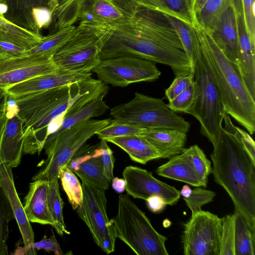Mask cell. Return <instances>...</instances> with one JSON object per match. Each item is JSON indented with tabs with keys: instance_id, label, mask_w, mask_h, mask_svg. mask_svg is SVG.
Instances as JSON below:
<instances>
[{
	"instance_id": "4fadbf2b",
	"label": "cell",
	"mask_w": 255,
	"mask_h": 255,
	"mask_svg": "<svg viewBox=\"0 0 255 255\" xmlns=\"http://www.w3.org/2000/svg\"><path fill=\"white\" fill-rule=\"evenodd\" d=\"M57 69L53 57L37 54L0 58V89L6 91L16 84Z\"/></svg>"
},
{
	"instance_id": "4316f807",
	"label": "cell",
	"mask_w": 255,
	"mask_h": 255,
	"mask_svg": "<svg viewBox=\"0 0 255 255\" xmlns=\"http://www.w3.org/2000/svg\"><path fill=\"white\" fill-rule=\"evenodd\" d=\"M138 7L159 11L192 25L185 0H132Z\"/></svg>"
},
{
	"instance_id": "5b68a950",
	"label": "cell",
	"mask_w": 255,
	"mask_h": 255,
	"mask_svg": "<svg viewBox=\"0 0 255 255\" xmlns=\"http://www.w3.org/2000/svg\"><path fill=\"white\" fill-rule=\"evenodd\" d=\"M115 236L137 255H168L167 238L158 233L149 219L129 198L121 194L116 216L110 220Z\"/></svg>"
},
{
	"instance_id": "d6986e66",
	"label": "cell",
	"mask_w": 255,
	"mask_h": 255,
	"mask_svg": "<svg viewBox=\"0 0 255 255\" xmlns=\"http://www.w3.org/2000/svg\"><path fill=\"white\" fill-rule=\"evenodd\" d=\"M23 143L22 121L16 113L8 114L0 146V164L5 163L12 168L17 166L20 163Z\"/></svg>"
},
{
	"instance_id": "74e56055",
	"label": "cell",
	"mask_w": 255,
	"mask_h": 255,
	"mask_svg": "<svg viewBox=\"0 0 255 255\" xmlns=\"http://www.w3.org/2000/svg\"><path fill=\"white\" fill-rule=\"evenodd\" d=\"M14 218L9 201L0 188V255H8L6 241L8 238L9 223Z\"/></svg>"
},
{
	"instance_id": "603a6c76",
	"label": "cell",
	"mask_w": 255,
	"mask_h": 255,
	"mask_svg": "<svg viewBox=\"0 0 255 255\" xmlns=\"http://www.w3.org/2000/svg\"><path fill=\"white\" fill-rule=\"evenodd\" d=\"M105 140L124 150L132 161L142 164H145L150 160L161 158L158 150L139 134L116 137Z\"/></svg>"
},
{
	"instance_id": "7a4b0ae2",
	"label": "cell",
	"mask_w": 255,
	"mask_h": 255,
	"mask_svg": "<svg viewBox=\"0 0 255 255\" xmlns=\"http://www.w3.org/2000/svg\"><path fill=\"white\" fill-rule=\"evenodd\" d=\"M104 83L90 77L64 86L11 99L22 123L25 154H39L49 135V127L100 95Z\"/></svg>"
},
{
	"instance_id": "c3c4849f",
	"label": "cell",
	"mask_w": 255,
	"mask_h": 255,
	"mask_svg": "<svg viewBox=\"0 0 255 255\" xmlns=\"http://www.w3.org/2000/svg\"><path fill=\"white\" fill-rule=\"evenodd\" d=\"M33 247L36 250H44L46 252H52L56 255H64L54 234L49 238L45 236L41 241L34 242Z\"/></svg>"
},
{
	"instance_id": "bcb514c9",
	"label": "cell",
	"mask_w": 255,
	"mask_h": 255,
	"mask_svg": "<svg viewBox=\"0 0 255 255\" xmlns=\"http://www.w3.org/2000/svg\"><path fill=\"white\" fill-rule=\"evenodd\" d=\"M101 151V158L103 165L104 173L106 176L111 181L113 179V170L115 158L113 152L107 144V141L101 139L99 145Z\"/></svg>"
},
{
	"instance_id": "5bb4252c",
	"label": "cell",
	"mask_w": 255,
	"mask_h": 255,
	"mask_svg": "<svg viewBox=\"0 0 255 255\" xmlns=\"http://www.w3.org/2000/svg\"><path fill=\"white\" fill-rule=\"evenodd\" d=\"M126 181L125 189L128 195L134 198L146 200L153 195L161 197L166 205L176 204L180 198V191L155 178L146 169L128 166L123 172Z\"/></svg>"
},
{
	"instance_id": "7402d4cb",
	"label": "cell",
	"mask_w": 255,
	"mask_h": 255,
	"mask_svg": "<svg viewBox=\"0 0 255 255\" xmlns=\"http://www.w3.org/2000/svg\"><path fill=\"white\" fill-rule=\"evenodd\" d=\"M156 173L160 176L182 181L193 186H202L186 148L158 167Z\"/></svg>"
},
{
	"instance_id": "ac0fdd59",
	"label": "cell",
	"mask_w": 255,
	"mask_h": 255,
	"mask_svg": "<svg viewBox=\"0 0 255 255\" xmlns=\"http://www.w3.org/2000/svg\"><path fill=\"white\" fill-rule=\"evenodd\" d=\"M208 33L224 55L238 67L239 40L234 2L223 12Z\"/></svg>"
},
{
	"instance_id": "836d02e7",
	"label": "cell",
	"mask_w": 255,
	"mask_h": 255,
	"mask_svg": "<svg viewBox=\"0 0 255 255\" xmlns=\"http://www.w3.org/2000/svg\"><path fill=\"white\" fill-rule=\"evenodd\" d=\"M84 0H58L52 14L57 30L73 25L78 20L79 11Z\"/></svg>"
},
{
	"instance_id": "30bf717a",
	"label": "cell",
	"mask_w": 255,
	"mask_h": 255,
	"mask_svg": "<svg viewBox=\"0 0 255 255\" xmlns=\"http://www.w3.org/2000/svg\"><path fill=\"white\" fill-rule=\"evenodd\" d=\"M83 192V201L76 210L85 222L95 243L107 254L115 251L117 238L107 213L106 190L85 178H80Z\"/></svg>"
},
{
	"instance_id": "1f68e13d",
	"label": "cell",
	"mask_w": 255,
	"mask_h": 255,
	"mask_svg": "<svg viewBox=\"0 0 255 255\" xmlns=\"http://www.w3.org/2000/svg\"><path fill=\"white\" fill-rule=\"evenodd\" d=\"M64 202L60 196L58 179L49 181L48 192V206L50 216L54 223L53 227L60 236L64 234L69 235L65 224L63 215Z\"/></svg>"
},
{
	"instance_id": "e575fe53",
	"label": "cell",
	"mask_w": 255,
	"mask_h": 255,
	"mask_svg": "<svg viewBox=\"0 0 255 255\" xmlns=\"http://www.w3.org/2000/svg\"><path fill=\"white\" fill-rule=\"evenodd\" d=\"M63 188L67 194L69 202L74 210L81 205L83 198L82 184L75 173L67 166L59 172V177Z\"/></svg>"
},
{
	"instance_id": "d4e9b609",
	"label": "cell",
	"mask_w": 255,
	"mask_h": 255,
	"mask_svg": "<svg viewBox=\"0 0 255 255\" xmlns=\"http://www.w3.org/2000/svg\"><path fill=\"white\" fill-rule=\"evenodd\" d=\"M108 92V91L104 92L78 110L64 117L61 120L59 127L48 136L46 141L80 122L105 114L109 109L104 101V98Z\"/></svg>"
},
{
	"instance_id": "816d5d0a",
	"label": "cell",
	"mask_w": 255,
	"mask_h": 255,
	"mask_svg": "<svg viewBox=\"0 0 255 255\" xmlns=\"http://www.w3.org/2000/svg\"><path fill=\"white\" fill-rule=\"evenodd\" d=\"M149 209L154 213L161 211L166 205L163 199L158 195H153L146 200Z\"/></svg>"
},
{
	"instance_id": "db71d44e",
	"label": "cell",
	"mask_w": 255,
	"mask_h": 255,
	"mask_svg": "<svg viewBox=\"0 0 255 255\" xmlns=\"http://www.w3.org/2000/svg\"><path fill=\"white\" fill-rule=\"evenodd\" d=\"M9 100L6 91L0 89V116L7 111Z\"/></svg>"
},
{
	"instance_id": "9c48e42d",
	"label": "cell",
	"mask_w": 255,
	"mask_h": 255,
	"mask_svg": "<svg viewBox=\"0 0 255 255\" xmlns=\"http://www.w3.org/2000/svg\"><path fill=\"white\" fill-rule=\"evenodd\" d=\"M107 25L80 22L73 36L53 56L58 69L91 71L100 62L101 37Z\"/></svg>"
},
{
	"instance_id": "e0dca14e",
	"label": "cell",
	"mask_w": 255,
	"mask_h": 255,
	"mask_svg": "<svg viewBox=\"0 0 255 255\" xmlns=\"http://www.w3.org/2000/svg\"><path fill=\"white\" fill-rule=\"evenodd\" d=\"M234 3L239 40L238 68L248 91L255 99V42L248 34L241 0H235Z\"/></svg>"
},
{
	"instance_id": "ab89813d",
	"label": "cell",
	"mask_w": 255,
	"mask_h": 255,
	"mask_svg": "<svg viewBox=\"0 0 255 255\" xmlns=\"http://www.w3.org/2000/svg\"><path fill=\"white\" fill-rule=\"evenodd\" d=\"M220 255H235V214L223 217Z\"/></svg>"
},
{
	"instance_id": "83f0119b",
	"label": "cell",
	"mask_w": 255,
	"mask_h": 255,
	"mask_svg": "<svg viewBox=\"0 0 255 255\" xmlns=\"http://www.w3.org/2000/svg\"><path fill=\"white\" fill-rule=\"evenodd\" d=\"M101 151L99 147L95 154L81 163L73 171L80 178H85L97 186L108 189L111 183L104 173Z\"/></svg>"
},
{
	"instance_id": "f6af8a7d",
	"label": "cell",
	"mask_w": 255,
	"mask_h": 255,
	"mask_svg": "<svg viewBox=\"0 0 255 255\" xmlns=\"http://www.w3.org/2000/svg\"><path fill=\"white\" fill-rule=\"evenodd\" d=\"M255 0H241L244 22L248 34L255 42Z\"/></svg>"
},
{
	"instance_id": "60d3db41",
	"label": "cell",
	"mask_w": 255,
	"mask_h": 255,
	"mask_svg": "<svg viewBox=\"0 0 255 255\" xmlns=\"http://www.w3.org/2000/svg\"><path fill=\"white\" fill-rule=\"evenodd\" d=\"M216 193L212 191L196 187L192 190L189 197L183 199L192 215L201 211L203 205L212 201Z\"/></svg>"
},
{
	"instance_id": "6f0895ef",
	"label": "cell",
	"mask_w": 255,
	"mask_h": 255,
	"mask_svg": "<svg viewBox=\"0 0 255 255\" xmlns=\"http://www.w3.org/2000/svg\"><path fill=\"white\" fill-rule=\"evenodd\" d=\"M192 192L191 188L188 185H184L180 191V195L183 198H188L190 196Z\"/></svg>"
},
{
	"instance_id": "ee69618b",
	"label": "cell",
	"mask_w": 255,
	"mask_h": 255,
	"mask_svg": "<svg viewBox=\"0 0 255 255\" xmlns=\"http://www.w3.org/2000/svg\"><path fill=\"white\" fill-rule=\"evenodd\" d=\"M194 81V72L187 75L175 76L170 86L165 91V95L170 101L185 90Z\"/></svg>"
},
{
	"instance_id": "d6a6232c",
	"label": "cell",
	"mask_w": 255,
	"mask_h": 255,
	"mask_svg": "<svg viewBox=\"0 0 255 255\" xmlns=\"http://www.w3.org/2000/svg\"><path fill=\"white\" fill-rule=\"evenodd\" d=\"M235 0H207L198 16L200 25L208 33H210L216 25L223 12Z\"/></svg>"
},
{
	"instance_id": "680465c9",
	"label": "cell",
	"mask_w": 255,
	"mask_h": 255,
	"mask_svg": "<svg viewBox=\"0 0 255 255\" xmlns=\"http://www.w3.org/2000/svg\"><path fill=\"white\" fill-rule=\"evenodd\" d=\"M8 9V5L4 3H0V16L4 17V14Z\"/></svg>"
},
{
	"instance_id": "ffe728a7",
	"label": "cell",
	"mask_w": 255,
	"mask_h": 255,
	"mask_svg": "<svg viewBox=\"0 0 255 255\" xmlns=\"http://www.w3.org/2000/svg\"><path fill=\"white\" fill-rule=\"evenodd\" d=\"M48 187L47 180H36L30 183L24 199L23 208L30 222L53 227L48 206Z\"/></svg>"
},
{
	"instance_id": "ba28073f",
	"label": "cell",
	"mask_w": 255,
	"mask_h": 255,
	"mask_svg": "<svg viewBox=\"0 0 255 255\" xmlns=\"http://www.w3.org/2000/svg\"><path fill=\"white\" fill-rule=\"evenodd\" d=\"M194 72L195 98L191 107L185 113L192 115L199 122L201 133L212 144L216 141L223 127L225 110L218 89L201 51Z\"/></svg>"
},
{
	"instance_id": "f5cc1de1",
	"label": "cell",
	"mask_w": 255,
	"mask_h": 255,
	"mask_svg": "<svg viewBox=\"0 0 255 255\" xmlns=\"http://www.w3.org/2000/svg\"><path fill=\"white\" fill-rule=\"evenodd\" d=\"M121 8L125 11L128 15L134 13L138 7L135 6L132 0H113Z\"/></svg>"
},
{
	"instance_id": "6da1fadb",
	"label": "cell",
	"mask_w": 255,
	"mask_h": 255,
	"mask_svg": "<svg viewBox=\"0 0 255 255\" xmlns=\"http://www.w3.org/2000/svg\"><path fill=\"white\" fill-rule=\"evenodd\" d=\"M124 56L169 66L175 76L194 72L173 27L164 13L155 10L139 7L123 20L107 25L100 59Z\"/></svg>"
},
{
	"instance_id": "44dd1931",
	"label": "cell",
	"mask_w": 255,
	"mask_h": 255,
	"mask_svg": "<svg viewBox=\"0 0 255 255\" xmlns=\"http://www.w3.org/2000/svg\"><path fill=\"white\" fill-rule=\"evenodd\" d=\"M186 132L175 129H144L138 134L158 150L161 158H168L181 153L187 141Z\"/></svg>"
},
{
	"instance_id": "f35d334b",
	"label": "cell",
	"mask_w": 255,
	"mask_h": 255,
	"mask_svg": "<svg viewBox=\"0 0 255 255\" xmlns=\"http://www.w3.org/2000/svg\"><path fill=\"white\" fill-rule=\"evenodd\" d=\"M186 149L202 186L206 187L208 177L212 171L211 161L207 158L204 152L197 144L190 146Z\"/></svg>"
},
{
	"instance_id": "484cf974",
	"label": "cell",
	"mask_w": 255,
	"mask_h": 255,
	"mask_svg": "<svg viewBox=\"0 0 255 255\" xmlns=\"http://www.w3.org/2000/svg\"><path fill=\"white\" fill-rule=\"evenodd\" d=\"M235 255H255V227L235 211Z\"/></svg>"
},
{
	"instance_id": "277c9868",
	"label": "cell",
	"mask_w": 255,
	"mask_h": 255,
	"mask_svg": "<svg viewBox=\"0 0 255 255\" xmlns=\"http://www.w3.org/2000/svg\"><path fill=\"white\" fill-rule=\"evenodd\" d=\"M191 26L225 111L253 134L255 131V99L248 91L238 67L224 55L199 23Z\"/></svg>"
},
{
	"instance_id": "91938a15",
	"label": "cell",
	"mask_w": 255,
	"mask_h": 255,
	"mask_svg": "<svg viewBox=\"0 0 255 255\" xmlns=\"http://www.w3.org/2000/svg\"><path fill=\"white\" fill-rule=\"evenodd\" d=\"M0 3H4L6 4V0H0Z\"/></svg>"
},
{
	"instance_id": "f1b7e54d",
	"label": "cell",
	"mask_w": 255,
	"mask_h": 255,
	"mask_svg": "<svg viewBox=\"0 0 255 255\" xmlns=\"http://www.w3.org/2000/svg\"><path fill=\"white\" fill-rule=\"evenodd\" d=\"M164 14L177 33L184 51L188 58L192 71L194 72L200 50L192 26L174 17Z\"/></svg>"
},
{
	"instance_id": "d590c367",
	"label": "cell",
	"mask_w": 255,
	"mask_h": 255,
	"mask_svg": "<svg viewBox=\"0 0 255 255\" xmlns=\"http://www.w3.org/2000/svg\"><path fill=\"white\" fill-rule=\"evenodd\" d=\"M6 1L11 9L21 12L24 19L26 29L40 33L32 17V10L37 7L48 8L49 0H6Z\"/></svg>"
},
{
	"instance_id": "8d00e7d4",
	"label": "cell",
	"mask_w": 255,
	"mask_h": 255,
	"mask_svg": "<svg viewBox=\"0 0 255 255\" xmlns=\"http://www.w3.org/2000/svg\"><path fill=\"white\" fill-rule=\"evenodd\" d=\"M143 128L114 119L98 131L96 134L100 139L106 140L109 138L132 134H138Z\"/></svg>"
},
{
	"instance_id": "11a10c76",
	"label": "cell",
	"mask_w": 255,
	"mask_h": 255,
	"mask_svg": "<svg viewBox=\"0 0 255 255\" xmlns=\"http://www.w3.org/2000/svg\"><path fill=\"white\" fill-rule=\"evenodd\" d=\"M111 182L113 189L117 192L121 193L125 190L126 181L124 179L114 177Z\"/></svg>"
},
{
	"instance_id": "f546056e",
	"label": "cell",
	"mask_w": 255,
	"mask_h": 255,
	"mask_svg": "<svg viewBox=\"0 0 255 255\" xmlns=\"http://www.w3.org/2000/svg\"><path fill=\"white\" fill-rule=\"evenodd\" d=\"M76 29V26L73 25L58 29L56 32L43 37L38 44L23 53L24 54H37L48 57H53L73 36Z\"/></svg>"
},
{
	"instance_id": "4dcf8cb0",
	"label": "cell",
	"mask_w": 255,
	"mask_h": 255,
	"mask_svg": "<svg viewBox=\"0 0 255 255\" xmlns=\"http://www.w3.org/2000/svg\"><path fill=\"white\" fill-rule=\"evenodd\" d=\"M90 9L102 24L111 25L128 15L113 0H86Z\"/></svg>"
},
{
	"instance_id": "f907efd6",
	"label": "cell",
	"mask_w": 255,
	"mask_h": 255,
	"mask_svg": "<svg viewBox=\"0 0 255 255\" xmlns=\"http://www.w3.org/2000/svg\"><path fill=\"white\" fill-rule=\"evenodd\" d=\"M207 0H185L192 23H199L198 16Z\"/></svg>"
},
{
	"instance_id": "2e32d148",
	"label": "cell",
	"mask_w": 255,
	"mask_h": 255,
	"mask_svg": "<svg viewBox=\"0 0 255 255\" xmlns=\"http://www.w3.org/2000/svg\"><path fill=\"white\" fill-rule=\"evenodd\" d=\"M0 188L7 198L18 224L24 244V254L36 255V250L33 247V231L17 193L12 167L5 163L0 164Z\"/></svg>"
},
{
	"instance_id": "52a82bcc",
	"label": "cell",
	"mask_w": 255,
	"mask_h": 255,
	"mask_svg": "<svg viewBox=\"0 0 255 255\" xmlns=\"http://www.w3.org/2000/svg\"><path fill=\"white\" fill-rule=\"evenodd\" d=\"M115 119L145 128H170L187 133L190 124L171 110L162 99L135 92L132 99L111 109Z\"/></svg>"
},
{
	"instance_id": "7bdbcfd3",
	"label": "cell",
	"mask_w": 255,
	"mask_h": 255,
	"mask_svg": "<svg viewBox=\"0 0 255 255\" xmlns=\"http://www.w3.org/2000/svg\"><path fill=\"white\" fill-rule=\"evenodd\" d=\"M195 96V83L194 81L185 90L180 93L167 104L168 108L175 113H184L192 105Z\"/></svg>"
},
{
	"instance_id": "7dc6e473",
	"label": "cell",
	"mask_w": 255,
	"mask_h": 255,
	"mask_svg": "<svg viewBox=\"0 0 255 255\" xmlns=\"http://www.w3.org/2000/svg\"><path fill=\"white\" fill-rule=\"evenodd\" d=\"M32 15L39 30L48 27L53 20L52 13L47 7H37L33 8Z\"/></svg>"
},
{
	"instance_id": "681fc988",
	"label": "cell",
	"mask_w": 255,
	"mask_h": 255,
	"mask_svg": "<svg viewBox=\"0 0 255 255\" xmlns=\"http://www.w3.org/2000/svg\"><path fill=\"white\" fill-rule=\"evenodd\" d=\"M25 51L24 49L12 43L0 41V58L20 56Z\"/></svg>"
},
{
	"instance_id": "cb8c5ba5",
	"label": "cell",
	"mask_w": 255,
	"mask_h": 255,
	"mask_svg": "<svg viewBox=\"0 0 255 255\" xmlns=\"http://www.w3.org/2000/svg\"><path fill=\"white\" fill-rule=\"evenodd\" d=\"M40 33L27 29L0 16V41L29 50L43 39Z\"/></svg>"
},
{
	"instance_id": "3957f363",
	"label": "cell",
	"mask_w": 255,
	"mask_h": 255,
	"mask_svg": "<svg viewBox=\"0 0 255 255\" xmlns=\"http://www.w3.org/2000/svg\"><path fill=\"white\" fill-rule=\"evenodd\" d=\"M212 144L211 173L215 181L229 194L235 211L255 227V159L223 127Z\"/></svg>"
},
{
	"instance_id": "8992f818",
	"label": "cell",
	"mask_w": 255,
	"mask_h": 255,
	"mask_svg": "<svg viewBox=\"0 0 255 255\" xmlns=\"http://www.w3.org/2000/svg\"><path fill=\"white\" fill-rule=\"evenodd\" d=\"M111 118L87 119L65 129L46 142L44 148L47 155L41 168L32 178L33 181H48L59 179L60 170L68 165L77 152L97 131L107 126Z\"/></svg>"
},
{
	"instance_id": "8fae6325",
	"label": "cell",
	"mask_w": 255,
	"mask_h": 255,
	"mask_svg": "<svg viewBox=\"0 0 255 255\" xmlns=\"http://www.w3.org/2000/svg\"><path fill=\"white\" fill-rule=\"evenodd\" d=\"M91 72L105 84L120 87L132 83L153 81L161 75L155 63L128 56L100 60Z\"/></svg>"
},
{
	"instance_id": "b9f144b4",
	"label": "cell",
	"mask_w": 255,
	"mask_h": 255,
	"mask_svg": "<svg viewBox=\"0 0 255 255\" xmlns=\"http://www.w3.org/2000/svg\"><path fill=\"white\" fill-rule=\"evenodd\" d=\"M226 130L239 139L251 156L255 159V143L249 134L240 128L235 126L231 121L229 115L225 111L223 121Z\"/></svg>"
},
{
	"instance_id": "9f6ffc18",
	"label": "cell",
	"mask_w": 255,
	"mask_h": 255,
	"mask_svg": "<svg viewBox=\"0 0 255 255\" xmlns=\"http://www.w3.org/2000/svg\"><path fill=\"white\" fill-rule=\"evenodd\" d=\"M8 119V113L7 109V111L0 116V150L3 134L6 126Z\"/></svg>"
},
{
	"instance_id": "7c38bea8",
	"label": "cell",
	"mask_w": 255,
	"mask_h": 255,
	"mask_svg": "<svg viewBox=\"0 0 255 255\" xmlns=\"http://www.w3.org/2000/svg\"><path fill=\"white\" fill-rule=\"evenodd\" d=\"M223 218L201 210L184 225L182 242L184 255H220Z\"/></svg>"
},
{
	"instance_id": "9a60e30c",
	"label": "cell",
	"mask_w": 255,
	"mask_h": 255,
	"mask_svg": "<svg viewBox=\"0 0 255 255\" xmlns=\"http://www.w3.org/2000/svg\"><path fill=\"white\" fill-rule=\"evenodd\" d=\"M90 70H69L57 69L54 72L40 75L8 88L6 92L9 99L40 91L64 86L91 77Z\"/></svg>"
}]
</instances>
